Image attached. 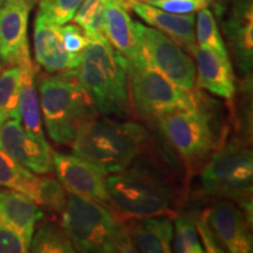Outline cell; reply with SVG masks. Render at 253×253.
<instances>
[{"mask_svg":"<svg viewBox=\"0 0 253 253\" xmlns=\"http://www.w3.org/2000/svg\"><path fill=\"white\" fill-rule=\"evenodd\" d=\"M40 109L50 140L71 144L84 126L99 116L78 69L38 79Z\"/></svg>","mask_w":253,"mask_h":253,"instance_id":"cell-1","label":"cell"},{"mask_svg":"<svg viewBox=\"0 0 253 253\" xmlns=\"http://www.w3.org/2000/svg\"><path fill=\"white\" fill-rule=\"evenodd\" d=\"M78 72L99 114L121 119L131 115L125 61L107 38L89 41L81 54Z\"/></svg>","mask_w":253,"mask_h":253,"instance_id":"cell-2","label":"cell"},{"mask_svg":"<svg viewBox=\"0 0 253 253\" xmlns=\"http://www.w3.org/2000/svg\"><path fill=\"white\" fill-rule=\"evenodd\" d=\"M147 137V130L137 123L97 116L82 128L72 147L74 155L110 175L131 166Z\"/></svg>","mask_w":253,"mask_h":253,"instance_id":"cell-3","label":"cell"},{"mask_svg":"<svg viewBox=\"0 0 253 253\" xmlns=\"http://www.w3.org/2000/svg\"><path fill=\"white\" fill-rule=\"evenodd\" d=\"M62 226L77 252H136L125 220L112 209L67 192Z\"/></svg>","mask_w":253,"mask_h":253,"instance_id":"cell-4","label":"cell"},{"mask_svg":"<svg viewBox=\"0 0 253 253\" xmlns=\"http://www.w3.org/2000/svg\"><path fill=\"white\" fill-rule=\"evenodd\" d=\"M203 194L240 204L252 216L253 157L245 145L230 143L212 155L201 175Z\"/></svg>","mask_w":253,"mask_h":253,"instance_id":"cell-5","label":"cell"},{"mask_svg":"<svg viewBox=\"0 0 253 253\" xmlns=\"http://www.w3.org/2000/svg\"><path fill=\"white\" fill-rule=\"evenodd\" d=\"M112 209L125 218L168 214L172 203L169 188L154 175L137 169L106 177Z\"/></svg>","mask_w":253,"mask_h":253,"instance_id":"cell-6","label":"cell"},{"mask_svg":"<svg viewBox=\"0 0 253 253\" xmlns=\"http://www.w3.org/2000/svg\"><path fill=\"white\" fill-rule=\"evenodd\" d=\"M126 73L131 109L142 118L156 119L173 110L191 109L201 101V94L172 84L147 62Z\"/></svg>","mask_w":253,"mask_h":253,"instance_id":"cell-7","label":"cell"},{"mask_svg":"<svg viewBox=\"0 0 253 253\" xmlns=\"http://www.w3.org/2000/svg\"><path fill=\"white\" fill-rule=\"evenodd\" d=\"M201 102L191 109L173 110L156 118L167 140L189 166L204 161L218 143L212 114Z\"/></svg>","mask_w":253,"mask_h":253,"instance_id":"cell-8","label":"cell"},{"mask_svg":"<svg viewBox=\"0 0 253 253\" xmlns=\"http://www.w3.org/2000/svg\"><path fill=\"white\" fill-rule=\"evenodd\" d=\"M207 252H252L253 239L249 217L235 202L218 201L196 220Z\"/></svg>","mask_w":253,"mask_h":253,"instance_id":"cell-9","label":"cell"},{"mask_svg":"<svg viewBox=\"0 0 253 253\" xmlns=\"http://www.w3.org/2000/svg\"><path fill=\"white\" fill-rule=\"evenodd\" d=\"M134 24L145 62L178 87L195 90L194 60L161 31L145 26L138 21Z\"/></svg>","mask_w":253,"mask_h":253,"instance_id":"cell-10","label":"cell"},{"mask_svg":"<svg viewBox=\"0 0 253 253\" xmlns=\"http://www.w3.org/2000/svg\"><path fill=\"white\" fill-rule=\"evenodd\" d=\"M36 0H5L0 7V59L4 67H33L27 30Z\"/></svg>","mask_w":253,"mask_h":253,"instance_id":"cell-11","label":"cell"},{"mask_svg":"<svg viewBox=\"0 0 253 253\" xmlns=\"http://www.w3.org/2000/svg\"><path fill=\"white\" fill-rule=\"evenodd\" d=\"M52 157L53 169L66 191L112 209L106 185L107 175L77 155L53 151Z\"/></svg>","mask_w":253,"mask_h":253,"instance_id":"cell-12","label":"cell"},{"mask_svg":"<svg viewBox=\"0 0 253 253\" xmlns=\"http://www.w3.org/2000/svg\"><path fill=\"white\" fill-rule=\"evenodd\" d=\"M0 149L38 175L53 171V150L25 130L20 119H8L0 126Z\"/></svg>","mask_w":253,"mask_h":253,"instance_id":"cell-13","label":"cell"},{"mask_svg":"<svg viewBox=\"0 0 253 253\" xmlns=\"http://www.w3.org/2000/svg\"><path fill=\"white\" fill-rule=\"evenodd\" d=\"M106 38L125 61L126 69L145 62L135 21L129 13L131 8L126 0H103Z\"/></svg>","mask_w":253,"mask_h":253,"instance_id":"cell-14","label":"cell"},{"mask_svg":"<svg viewBox=\"0 0 253 253\" xmlns=\"http://www.w3.org/2000/svg\"><path fill=\"white\" fill-rule=\"evenodd\" d=\"M34 56L47 74L78 69L81 55H73L63 43L61 26L37 13L34 21Z\"/></svg>","mask_w":253,"mask_h":253,"instance_id":"cell-15","label":"cell"},{"mask_svg":"<svg viewBox=\"0 0 253 253\" xmlns=\"http://www.w3.org/2000/svg\"><path fill=\"white\" fill-rule=\"evenodd\" d=\"M223 28L237 67L243 74H249L253 63V0H233Z\"/></svg>","mask_w":253,"mask_h":253,"instance_id":"cell-16","label":"cell"},{"mask_svg":"<svg viewBox=\"0 0 253 253\" xmlns=\"http://www.w3.org/2000/svg\"><path fill=\"white\" fill-rule=\"evenodd\" d=\"M194 55L197 86L225 100H232L236 93V79L229 56L199 46Z\"/></svg>","mask_w":253,"mask_h":253,"instance_id":"cell-17","label":"cell"},{"mask_svg":"<svg viewBox=\"0 0 253 253\" xmlns=\"http://www.w3.org/2000/svg\"><path fill=\"white\" fill-rule=\"evenodd\" d=\"M130 6L132 11L144 23L161 31L175 41L179 47L194 54L195 49L197 48L195 33L196 18L194 13H170L147 2H134V4H130Z\"/></svg>","mask_w":253,"mask_h":253,"instance_id":"cell-18","label":"cell"},{"mask_svg":"<svg viewBox=\"0 0 253 253\" xmlns=\"http://www.w3.org/2000/svg\"><path fill=\"white\" fill-rule=\"evenodd\" d=\"M128 235L136 252L169 253L173 238V221L168 214L126 218Z\"/></svg>","mask_w":253,"mask_h":253,"instance_id":"cell-19","label":"cell"},{"mask_svg":"<svg viewBox=\"0 0 253 253\" xmlns=\"http://www.w3.org/2000/svg\"><path fill=\"white\" fill-rule=\"evenodd\" d=\"M42 218V209L27 196L11 189H0V221L17 231L28 248L37 224Z\"/></svg>","mask_w":253,"mask_h":253,"instance_id":"cell-20","label":"cell"},{"mask_svg":"<svg viewBox=\"0 0 253 253\" xmlns=\"http://www.w3.org/2000/svg\"><path fill=\"white\" fill-rule=\"evenodd\" d=\"M46 177L37 176L0 149V186L20 192L41 207Z\"/></svg>","mask_w":253,"mask_h":253,"instance_id":"cell-21","label":"cell"},{"mask_svg":"<svg viewBox=\"0 0 253 253\" xmlns=\"http://www.w3.org/2000/svg\"><path fill=\"white\" fill-rule=\"evenodd\" d=\"M20 90H19V119L24 129L36 140L48 143L43 134L39 94L36 86V69L20 67Z\"/></svg>","mask_w":253,"mask_h":253,"instance_id":"cell-22","label":"cell"},{"mask_svg":"<svg viewBox=\"0 0 253 253\" xmlns=\"http://www.w3.org/2000/svg\"><path fill=\"white\" fill-rule=\"evenodd\" d=\"M30 251L34 253H74V245L62 225L43 223L34 230Z\"/></svg>","mask_w":253,"mask_h":253,"instance_id":"cell-23","label":"cell"},{"mask_svg":"<svg viewBox=\"0 0 253 253\" xmlns=\"http://www.w3.org/2000/svg\"><path fill=\"white\" fill-rule=\"evenodd\" d=\"M20 72L18 66L6 67L0 72V126L8 119H19Z\"/></svg>","mask_w":253,"mask_h":253,"instance_id":"cell-24","label":"cell"},{"mask_svg":"<svg viewBox=\"0 0 253 253\" xmlns=\"http://www.w3.org/2000/svg\"><path fill=\"white\" fill-rule=\"evenodd\" d=\"M195 26L197 46L213 50L218 54L229 56L227 47L220 36L214 13L211 9L207 7L198 11Z\"/></svg>","mask_w":253,"mask_h":253,"instance_id":"cell-25","label":"cell"},{"mask_svg":"<svg viewBox=\"0 0 253 253\" xmlns=\"http://www.w3.org/2000/svg\"><path fill=\"white\" fill-rule=\"evenodd\" d=\"M73 20L84 30L90 40L106 38L103 0H84L75 12Z\"/></svg>","mask_w":253,"mask_h":253,"instance_id":"cell-26","label":"cell"},{"mask_svg":"<svg viewBox=\"0 0 253 253\" xmlns=\"http://www.w3.org/2000/svg\"><path fill=\"white\" fill-rule=\"evenodd\" d=\"M173 238L171 250L177 253H203L196 219L192 216H179L173 224Z\"/></svg>","mask_w":253,"mask_h":253,"instance_id":"cell-27","label":"cell"},{"mask_svg":"<svg viewBox=\"0 0 253 253\" xmlns=\"http://www.w3.org/2000/svg\"><path fill=\"white\" fill-rule=\"evenodd\" d=\"M84 0H39L37 13L59 26L73 20L75 12Z\"/></svg>","mask_w":253,"mask_h":253,"instance_id":"cell-28","label":"cell"},{"mask_svg":"<svg viewBox=\"0 0 253 253\" xmlns=\"http://www.w3.org/2000/svg\"><path fill=\"white\" fill-rule=\"evenodd\" d=\"M147 4L170 13L190 14L212 5V0H148Z\"/></svg>","mask_w":253,"mask_h":253,"instance_id":"cell-29","label":"cell"},{"mask_svg":"<svg viewBox=\"0 0 253 253\" xmlns=\"http://www.w3.org/2000/svg\"><path fill=\"white\" fill-rule=\"evenodd\" d=\"M61 33L66 49L73 55L80 56L90 41L84 30L77 24L66 25L61 27Z\"/></svg>","mask_w":253,"mask_h":253,"instance_id":"cell-30","label":"cell"},{"mask_svg":"<svg viewBox=\"0 0 253 253\" xmlns=\"http://www.w3.org/2000/svg\"><path fill=\"white\" fill-rule=\"evenodd\" d=\"M30 248L17 231L0 221V253H26Z\"/></svg>","mask_w":253,"mask_h":253,"instance_id":"cell-31","label":"cell"},{"mask_svg":"<svg viewBox=\"0 0 253 253\" xmlns=\"http://www.w3.org/2000/svg\"><path fill=\"white\" fill-rule=\"evenodd\" d=\"M227 1H229V0H212V5H213L214 11H216V13L219 15V17L224 12V9H225Z\"/></svg>","mask_w":253,"mask_h":253,"instance_id":"cell-32","label":"cell"},{"mask_svg":"<svg viewBox=\"0 0 253 253\" xmlns=\"http://www.w3.org/2000/svg\"><path fill=\"white\" fill-rule=\"evenodd\" d=\"M129 4H134V2H147V0H126Z\"/></svg>","mask_w":253,"mask_h":253,"instance_id":"cell-33","label":"cell"},{"mask_svg":"<svg viewBox=\"0 0 253 253\" xmlns=\"http://www.w3.org/2000/svg\"><path fill=\"white\" fill-rule=\"evenodd\" d=\"M4 68H5V67H4V63L1 62V59H0V72H1Z\"/></svg>","mask_w":253,"mask_h":253,"instance_id":"cell-34","label":"cell"},{"mask_svg":"<svg viewBox=\"0 0 253 253\" xmlns=\"http://www.w3.org/2000/svg\"><path fill=\"white\" fill-rule=\"evenodd\" d=\"M4 2H5V0H0V7H1V6H2V4H4Z\"/></svg>","mask_w":253,"mask_h":253,"instance_id":"cell-35","label":"cell"},{"mask_svg":"<svg viewBox=\"0 0 253 253\" xmlns=\"http://www.w3.org/2000/svg\"><path fill=\"white\" fill-rule=\"evenodd\" d=\"M147 1H148V0H147Z\"/></svg>","mask_w":253,"mask_h":253,"instance_id":"cell-36","label":"cell"}]
</instances>
